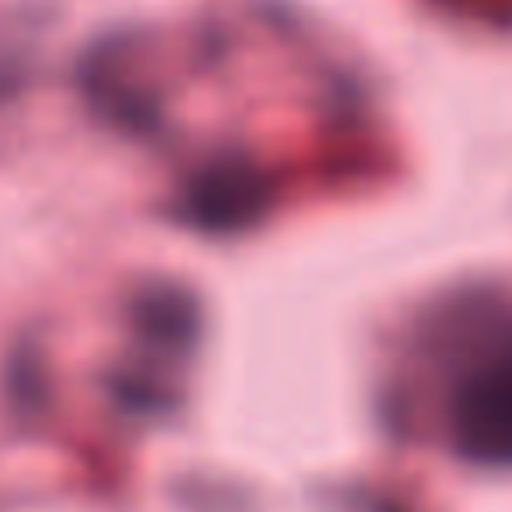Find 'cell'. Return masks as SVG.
Wrapping results in <instances>:
<instances>
[{"mask_svg": "<svg viewBox=\"0 0 512 512\" xmlns=\"http://www.w3.org/2000/svg\"><path fill=\"white\" fill-rule=\"evenodd\" d=\"M460 435L474 453L512 460V362L481 376L460 407Z\"/></svg>", "mask_w": 512, "mask_h": 512, "instance_id": "obj_1", "label": "cell"}]
</instances>
